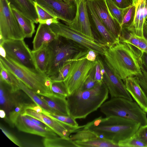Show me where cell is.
Instances as JSON below:
<instances>
[{"mask_svg":"<svg viewBox=\"0 0 147 147\" xmlns=\"http://www.w3.org/2000/svg\"><path fill=\"white\" fill-rule=\"evenodd\" d=\"M130 1H131V2L132 3L133 0H130Z\"/></svg>","mask_w":147,"mask_h":147,"instance_id":"59","label":"cell"},{"mask_svg":"<svg viewBox=\"0 0 147 147\" xmlns=\"http://www.w3.org/2000/svg\"><path fill=\"white\" fill-rule=\"evenodd\" d=\"M27 117L45 129L49 131H53L49 126L42 121L30 116L26 115Z\"/></svg>","mask_w":147,"mask_h":147,"instance_id":"46","label":"cell"},{"mask_svg":"<svg viewBox=\"0 0 147 147\" xmlns=\"http://www.w3.org/2000/svg\"><path fill=\"white\" fill-rule=\"evenodd\" d=\"M139 49L142 53L147 51V39L145 37H142L140 42Z\"/></svg>","mask_w":147,"mask_h":147,"instance_id":"48","label":"cell"},{"mask_svg":"<svg viewBox=\"0 0 147 147\" xmlns=\"http://www.w3.org/2000/svg\"><path fill=\"white\" fill-rule=\"evenodd\" d=\"M0 56L4 57H6V56L5 50L1 45H0Z\"/></svg>","mask_w":147,"mask_h":147,"instance_id":"51","label":"cell"},{"mask_svg":"<svg viewBox=\"0 0 147 147\" xmlns=\"http://www.w3.org/2000/svg\"><path fill=\"white\" fill-rule=\"evenodd\" d=\"M0 129L4 134L12 142L18 146L22 147V146L18 139L13 134L6 129L1 124Z\"/></svg>","mask_w":147,"mask_h":147,"instance_id":"43","label":"cell"},{"mask_svg":"<svg viewBox=\"0 0 147 147\" xmlns=\"http://www.w3.org/2000/svg\"><path fill=\"white\" fill-rule=\"evenodd\" d=\"M52 94L65 98H66L68 94L63 81L52 82L51 86Z\"/></svg>","mask_w":147,"mask_h":147,"instance_id":"34","label":"cell"},{"mask_svg":"<svg viewBox=\"0 0 147 147\" xmlns=\"http://www.w3.org/2000/svg\"><path fill=\"white\" fill-rule=\"evenodd\" d=\"M0 36L5 40H24L23 30L7 0H0Z\"/></svg>","mask_w":147,"mask_h":147,"instance_id":"9","label":"cell"},{"mask_svg":"<svg viewBox=\"0 0 147 147\" xmlns=\"http://www.w3.org/2000/svg\"><path fill=\"white\" fill-rule=\"evenodd\" d=\"M34 0L51 15L63 21L67 25L71 23L75 17V2L68 4L60 0Z\"/></svg>","mask_w":147,"mask_h":147,"instance_id":"11","label":"cell"},{"mask_svg":"<svg viewBox=\"0 0 147 147\" xmlns=\"http://www.w3.org/2000/svg\"><path fill=\"white\" fill-rule=\"evenodd\" d=\"M141 126L134 121L119 116H100L88 122L83 129L102 134L105 138L118 144L133 136Z\"/></svg>","mask_w":147,"mask_h":147,"instance_id":"2","label":"cell"},{"mask_svg":"<svg viewBox=\"0 0 147 147\" xmlns=\"http://www.w3.org/2000/svg\"><path fill=\"white\" fill-rule=\"evenodd\" d=\"M145 24L147 27V22L146 21L145 22Z\"/></svg>","mask_w":147,"mask_h":147,"instance_id":"56","label":"cell"},{"mask_svg":"<svg viewBox=\"0 0 147 147\" xmlns=\"http://www.w3.org/2000/svg\"><path fill=\"white\" fill-rule=\"evenodd\" d=\"M140 0H133L132 4L133 5H136V4L140 1Z\"/></svg>","mask_w":147,"mask_h":147,"instance_id":"55","label":"cell"},{"mask_svg":"<svg viewBox=\"0 0 147 147\" xmlns=\"http://www.w3.org/2000/svg\"><path fill=\"white\" fill-rule=\"evenodd\" d=\"M58 36L49 26L45 24H40L32 42V51L38 50L45 46H48Z\"/></svg>","mask_w":147,"mask_h":147,"instance_id":"20","label":"cell"},{"mask_svg":"<svg viewBox=\"0 0 147 147\" xmlns=\"http://www.w3.org/2000/svg\"><path fill=\"white\" fill-rule=\"evenodd\" d=\"M38 22L40 24H45L49 26L52 24L59 22L57 18L49 19L44 20H39Z\"/></svg>","mask_w":147,"mask_h":147,"instance_id":"50","label":"cell"},{"mask_svg":"<svg viewBox=\"0 0 147 147\" xmlns=\"http://www.w3.org/2000/svg\"><path fill=\"white\" fill-rule=\"evenodd\" d=\"M78 147H117L118 144L105 138L98 137L86 141H74Z\"/></svg>","mask_w":147,"mask_h":147,"instance_id":"26","label":"cell"},{"mask_svg":"<svg viewBox=\"0 0 147 147\" xmlns=\"http://www.w3.org/2000/svg\"><path fill=\"white\" fill-rule=\"evenodd\" d=\"M21 114L24 115L30 116L42 121L49 126L60 137L66 139H70L69 136L71 134L80 130L85 126V125L74 126L30 109L25 110Z\"/></svg>","mask_w":147,"mask_h":147,"instance_id":"12","label":"cell"},{"mask_svg":"<svg viewBox=\"0 0 147 147\" xmlns=\"http://www.w3.org/2000/svg\"><path fill=\"white\" fill-rule=\"evenodd\" d=\"M68 4H70L74 2V0H60Z\"/></svg>","mask_w":147,"mask_h":147,"instance_id":"54","label":"cell"},{"mask_svg":"<svg viewBox=\"0 0 147 147\" xmlns=\"http://www.w3.org/2000/svg\"><path fill=\"white\" fill-rule=\"evenodd\" d=\"M37 94L58 115L70 116L66 98L52 94L47 95Z\"/></svg>","mask_w":147,"mask_h":147,"instance_id":"22","label":"cell"},{"mask_svg":"<svg viewBox=\"0 0 147 147\" xmlns=\"http://www.w3.org/2000/svg\"><path fill=\"white\" fill-rule=\"evenodd\" d=\"M34 5L38 18V21L44 20L49 19L57 18L51 15L35 2Z\"/></svg>","mask_w":147,"mask_h":147,"instance_id":"39","label":"cell"},{"mask_svg":"<svg viewBox=\"0 0 147 147\" xmlns=\"http://www.w3.org/2000/svg\"><path fill=\"white\" fill-rule=\"evenodd\" d=\"M72 61L66 63L54 75L49 77L52 82L63 81L66 78L69 71Z\"/></svg>","mask_w":147,"mask_h":147,"instance_id":"33","label":"cell"},{"mask_svg":"<svg viewBox=\"0 0 147 147\" xmlns=\"http://www.w3.org/2000/svg\"><path fill=\"white\" fill-rule=\"evenodd\" d=\"M21 131L38 135L45 138L58 137L53 131L47 130L27 117L25 115H19L14 124Z\"/></svg>","mask_w":147,"mask_h":147,"instance_id":"17","label":"cell"},{"mask_svg":"<svg viewBox=\"0 0 147 147\" xmlns=\"http://www.w3.org/2000/svg\"><path fill=\"white\" fill-rule=\"evenodd\" d=\"M101 22L107 29L120 41L121 28L118 22L111 15L105 0H88Z\"/></svg>","mask_w":147,"mask_h":147,"instance_id":"13","label":"cell"},{"mask_svg":"<svg viewBox=\"0 0 147 147\" xmlns=\"http://www.w3.org/2000/svg\"><path fill=\"white\" fill-rule=\"evenodd\" d=\"M98 137V135L94 132L83 128L69 136L70 139L73 141H86Z\"/></svg>","mask_w":147,"mask_h":147,"instance_id":"30","label":"cell"},{"mask_svg":"<svg viewBox=\"0 0 147 147\" xmlns=\"http://www.w3.org/2000/svg\"><path fill=\"white\" fill-rule=\"evenodd\" d=\"M6 112L3 110L1 109L0 110V117L1 118H5L6 117Z\"/></svg>","mask_w":147,"mask_h":147,"instance_id":"52","label":"cell"},{"mask_svg":"<svg viewBox=\"0 0 147 147\" xmlns=\"http://www.w3.org/2000/svg\"><path fill=\"white\" fill-rule=\"evenodd\" d=\"M25 103L20 102L13 108V109L9 113L8 118L7 121L11 126H14L15 123L18 116L25 110Z\"/></svg>","mask_w":147,"mask_h":147,"instance_id":"36","label":"cell"},{"mask_svg":"<svg viewBox=\"0 0 147 147\" xmlns=\"http://www.w3.org/2000/svg\"><path fill=\"white\" fill-rule=\"evenodd\" d=\"M146 5H147V0H146Z\"/></svg>","mask_w":147,"mask_h":147,"instance_id":"58","label":"cell"},{"mask_svg":"<svg viewBox=\"0 0 147 147\" xmlns=\"http://www.w3.org/2000/svg\"><path fill=\"white\" fill-rule=\"evenodd\" d=\"M105 1L108 10L111 15L121 25L124 9H121L118 7L112 0H105Z\"/></svg>","mask_w":147,"mask_h":147,"instance_id":"32","label":"cell"},{"mask_svg":"<svg viewBox=\"0 0 147 147\" xmlns=\"http://www.w3.org/2000/svg\"><path fill=\"white\" fill-rule=\"evenodd\" d=\"M146 21L147 22V20H146Z\"/></svg>","mask_w":147,"mask_h":147,"instance_id":"60","label":"cell"},{"mask_svg":"<svg viewBox=\"0 0 147 147\" xmlns=\"http://www.w3.org/2000/svg\"><path fill=\"white\" fill-rule=\"evenodd\" d=\"M17 80L18 84L20 89L25 92L35 103L40 106L45 110L58 115L56 111L51 108L37 94L29 89L18 79L17 78Z\"/></svg>","mask_w":147,"mask_h":147,"instance_id":"27","label":"cell"},{"mask_svg":"<svg viewBox=\"0 0 147 147\" xmlns=\"http://www.w3.org/2000/svg\"><path fill=\"white\" fill-rule=\"evenodd\" d=\"M0 65V78L8 84L12 92H18L20 89L17 78L10 72Z\"/></svg>","mask_w":147,"mask_h":147,"instance_id":"29","label":"cell"},{"mask_svg":"<svg viewBox=\"0 0 147 147\" xmlns=\"http://www.w3.org/2000/svg\"><path fill=\"white\" fill-rule=\"evenodd\" d=\"M12 11L24 32L25 38L32 37L35 31L34 22L15 8Z\"/></svg>","mask_w":147,"mask_h":147,"instance_id":"25","label":"cell"},{"mask_svg":"<svg viewBox=\"0 0 147 147\" xmlns=\"http://www.w3.org/2000/svg\"><path fill=\"white\" fill-rule=\"evenodd\" d=\"M86 5L91 27H93L102 37L107 47L120 42L101 22L88 0Z\"/></svg>","mask_w":147,"mask_h":147,"instance_id":"16","label":"cell"},{"mask_svg":"<svg viewBox=\"0 0 147 147\" xmlns=\"http://www.w3.org/2000/svg\"><path fill=\"white\" fill-rule=\"evenodd\" d=\"M136 11L134 21L126 28L128 30L138 36L144 37L143 28L147 19V5L146 0H140L136 5Z\"/></svg>","mask_w":147,"mask_h":147,"instance_id":"19","label":"cell"},{"mask_svg":"<svg viewBox=\"0 0 147 147\" xmlns=\"http://www.w3.org/2000/svg\"><path fill=\"white\" fill-rule=\"evenodd\" d=\"M119 147H147L135 134L129 138L120 142L118 144Z\"/></svg>","mask_w":147,"mask_h":147,"instance_id":"35","label":"cell"},{"mask_svg":"<svg viewBox=\"0 0 147 147\" xmlns=\"http://www.w3.org/2000/svg\"><path fill=\"white\" fill-rule=\"evenodd\" d=\"M43 114L64 123L74 126H77L78 124L75 119L70 116L59 115L49 112L44 110Z\"/></svg>","mask_w":147,"mask_h":147,"instance_id":"37","label":"cell"},{"mask_svg":"<svg viewBox=\"0 0 147 147\" xmlns=\"http://www.w3.org/2000/svg\"><path fill=\"white\" fill-rule=\"evenodd\" d=\"M126 90L135 102L147 113V96L140 86L138 76H130L124 81Z\"/></svg>","mask_w":147,"mask_h":147,"instance_id":"18","label":"cell"},{"mask_svg":"<svg viewBox=\"0 0 147 147\" xmlns=\"http://www.w3.org/2000/svg\"><path fill=\"white\" fill-rule=\"evenodd\" d=\"M98 54L92 50H88L87 53L85 56V57L90 61L94 62L96 61Z\"/></svg>","mask_w":147,"mask_h":147,"instance_id":"47","label":"cell"},{"mask_svg":"<svg viewBox=\"0 0 147 147\" xmlns=\"http://www.w3.org/2000/svg\"><path fill=\"white\" fill-rule=\"evenodd\" d=\"M35 65L37 71L40 73H46L50 58V53L48 45L40 49L32 51Z\"/></svg>","mask_w":147,"mask_h":147,"instance_id":"24","label":"cell"},{"mask_svg":"<svg viewBox=\"0 0 147 147\" xmlns=\"http://www.w3.org/2000/svg\"><path fill=\"white\" fill-rule=\"evenodd\" d=\"M76 15L74 20L67 25L83 34L94 39L91 30L86 0H79L76 2Z\"/></svg>","mask_w":147,"mask_h":147,"instance_id":"14","label":"cell"},{"mask_svg":"<svg viewBox=\"0 0 147 147\" xmlns=\"http://www.w3.org/2000/svg\"><path fill=\"white\" fill-rule=\"evenodd\" d=\"M136 6L131 5L124 9L123 16L121 26L122 27L127 28L133 22L135 16Z\"/></svg>","mask_w":147,"mask_h":147,"instance_id":"31","label":"cell"},{"mask_svg":"<svg viewBox=\"0 0 147 147\" xmlns=\"http://www.w3.org/2000/svg\"><path fill=\"white\" fill-rule=\"evenodd\" d=\"M68 40L58 36L48 45L50 58L45 73L48 77L55 74L66 63L81 51L77 46Z\"/></svg>","mask_w":147,"mask_h":147,"instance_id":"6","label":"cell"},{"mask_svg":"<svg viewBox=\"0 0 147 147\" xmlns=\"http://www.w3.org/2000/svg\"><path fill=\"white\" fill-rule=\"evenodd\" d=\"M143 32L144 37L147 39V27L145 22L144 25Z\"/></svg>","mask_w":147,"mask_h":147,"instance_id":"53","label":"cell"},{"mask_svg":"<svg viewBox=\"0 0 147 147\" xmlns=\"http://www.w3.org/2000/svg\"><path fill=\"white\" fill-rule=\"evenodd\" d=\"M94 67H95L91 71L82 87L78 90L90 89L94 88L99 84L94 79Z\"/></svg>","mask_w":147,"mask_h":147,"instance_id":"38","label":"cell"},{"mask_svg":"<svg viewBox=\"0 0 147 147\" xmlns=\"http://www.w3.org/2000/svg\"><path fill=\"white\" fill-rule=\"evenodd\" d=\"M103 64L105 71L103 81L108 88L111 98L121 97L133 101L123 80L116 76L105 63H103Z\"/></svg>","mask_w":147,"mask_h":147,"instance_id":"15","label":"cell"},{"mask_svg":"<svg viewBox=\"0 0 147 147\" xmlns=\"http://www.w3.org/2000/svg\"><path fill=\"white\" fill-rule=\"evenodd\" d=\"M141 69L143 76L138 77L140 86L147 96V70L142 64Z\"/></svg>","mask_w":147,"mask_h":147,"instance_id":"41","label":"cell"},{"mask_svg":"<svg viewBox=\"0 0 147 147\" xmlns=\"http://www.w3.org/2000/svg\"><path fill=\"white\" fill-rule=\"evenodd\" d=\"M119 8L124 9L132 5V3L130 0H112Z\"/></svg>","mask_w":147,"mask_h":147,"instance_id":"45","label":"cell"},{"mask_svg":"<svg viewBox=\"0 0 147 147\" xmlns=\"http://www.w3.org/2000/svg\"><path fill=\"white\" fill-rule=\"evenodd\" d=\"M58 36L72 40L85 48L91 50L98 54L104 55L107 47L75 30L67 24L60 22L52 24L49 26Z\"/></svg>","mask_w":147,"mask_h":147,"instance_id":"8","label":"cell"},{"mask_svg":"<svg viewBox=\"0 0 147 147\" xmlns=\"http://www.w3.org/2000/svg\"><path fill=\"white\" fill-rule=\"evenodd\" d=\"M135 134L147 145V125L141 126Z\"/></svg>","mask_w":147,"mask_h":147,"instance_id":"42","label":"cell"},{"mask_svg":"<svg viewBox=\"0 0 147 147\" xmlns=\"http://www.w3.org/2000/svg\"><path fill=\"white\" fill-rule=\"evenodd\" d=\"M24 109H30L39 113H43L44 110L41 107L36 103H26L24 106Z\"/></svg>","mask_w":147,"mask_h":147,"instance_id":"44","label":"cell"},{"mask_svg":"<svg viewBox=\"0 0 147 147\" xmlns=\"http://www.w3.org/2000/svg\"><path fill=\"white\" fill-rule=\"evenodd\" d=\"M0 45L5 49L6 56L32 71L38 72L35 65L32 51L24 40H7Z\"/></svg>","mask_w":147,"mask_h":147,"instance_id":"10","label":"cell"},{"mask_svg":"<svg viewBox=\"0 0 147 147\" xmlns=\"http://www.w3.org/2000/svg\"><path fill=\"white\" fill-rule=\"evenodd\" d=\"M18 92H12L9 86L0 79L1 109L4 110L7 113H9L11 110L20 102L17 94Z\"/></svg>","mask_w":147,"mask_h":147,"instance_id":"21","label":"cell"},{"mask_svg":"<svg viewBox=\"0 0 147 147\" xmlns=\"http://www.w3.org/2000/svg\"><path fill=\"white\" fill-rule=\"evenodd\" d=\"M11 8H14L37 24L38 18L33 0H7Z\"/></svg>","mask_w":147,"mask_h":147,"instance_id":"23","label":"cell"},{"mask_svg":"<svg viewBox=\"0 0 147 147\" xmlns=\"http://www.w3.org/2000/svg\"><path fill=\"white\" fill-rule=\"evenodd\" d=\"M100 109L106 117L119 116L134 121L141 126L147 125V113L135 101L123 98H111Z\"/></svg>","mask_w":147,"mask_h":147,"instance_id":"5","label":"cell"},{"mask_svg":"<svg viewBox=\"0 0 147 147\" xmlns=\"http://www.w3.org/2000/svg\"><path fill=\"white\" fill-rule=\"evenodd\" d=\"M43 143L44 146L46 147H78L74 141L61 137L45 138Z\"/></svg>","mask_w":147,"mask_h":147,"instance_id":"28","label":"cell"},{"mask_svg":"<svg viewBox=\"0 0 147 147\" xmlns=\"http://www.w3.org/2000/svg\"><path fill=\"white\" fill-rule=\"evenodd\" d=\"M109 91L103 82L88 90H77L66 98L70 115L75 119H85L96 111L108 98Z\"/></svg>","mask_w":147,"mask_h":147,"instance_id":"3","label":"cell"},{"mask_svg":"<svg viewBox=\"0 0 147 147\" xmlns=\"http://www.w3.org/2000/svg\"><path fill=\"white\" fill-rule=\"evenodd\" d=\"M85 56L71 60L72 62L69 71L63 81L68 95L81 88L95 65L96 61H90Z\"/></svg>","mask_w":147,"mask_h":147,"instance_id":"7","label":"cell"},{"mask_svg":"<svg viewBox=\"0 0 147 147\" xmlns=\"http://www.w3.org/2000/svg\"><path fill=\"white\" fill-rule=\"evenodd\" d=\"M0 65L10 72L37 94H52L49 87V77L45 73L32 71L6 56H0Z\"/></svg>","mask_w":147,"mask_h":147,"instance_id":"4","label":"cell"},{"mask_svg":"<svg viewBox=\"0 0 147 147\" xmlns=\"http://www.w3.org/2000/svg\"><path fill=\"white\" fill-rule=\"evenodd\" d=\"M102 62L101 60L97 58L94 67V79L99 84H102L104 82V76L101 73Z\"/></svg>","mask_w":147,"mask_h":147,"instance_id":"40","label":"cell"},{"mask_svg":"<svg viewBox=\"0 0 147 147\" xmlns=\"http://www.w3.org/2000/svg\"><path fill=\"white\" fill-rule=\"evenodd\" d=\"M142 53L132 45L120 41L107 47L104 55L105 64L124 81L130 76H143L140 57Z\"/></svg>","mask_w":147,"mask_h":147,"instance_id":"1","label":"cell"},{"mask_svg":"<svg viewBox=\"0 0 147 147\" xmlns=\"http://www.w3.org/2000/svg\"><path fill=\"white\" fill-rule=\"evenodd\" d=\"M74 0L75 1V2H76L77 1H78L79 0Z\"/></svg>","mask_w":147,"mask_h":147,"instance_id":"57","label":"cell"},{"mask_svg":"<svg viewBox=\"0 0 147 147\" xmlns=\"http://www.w3.org/2000/svg\"><path fill=\"white\" fill-rule=\"evenodd\" d=\"M140 61L142 65L147 70V51L142 53L140 57Z\"/></svg>","mask_w":147,"mask_h":147,"instance_id":"49","label":"cell"}]
</instances>
